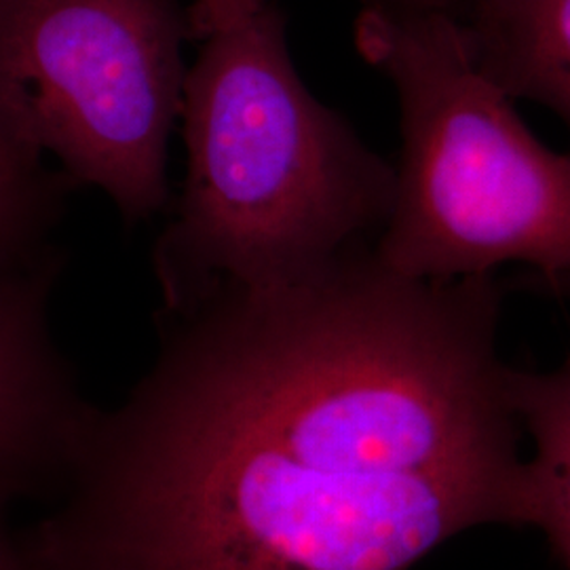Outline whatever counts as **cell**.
<instances>
[{"instance_id":"1","label":"cell","mask_w":570,"mask_h":570,"mask_svg":"<svg viewBox=\"0 0 570 570\" xmlns=\"http://www.w3.org/2000/svg\"><path fill=\"white\" fill-rule=\"evenodd\" d=\"M492 275L412 279L374 247L164 311L155 364L100 410L37 570H410L527 524Z\"/></svg>"},{"instance_id":"2","label":"cell","mask_w":570,"mask_h":570,"mask_svg":"<svg viewBox=\"0 0 570 570\" xmlns=\"http://www.w3.org/2000/svg\"><path fill=\"white\" fill-rule=\"evenodd\" d=\"M180 121L183 193L153 252L164 311L306 279L379 242L395 167L306 89L268 0L202 41Z\"/></svg>"},{"instance_id":"3","label":"cell","mask_w":570,"mask_h":570,"mask_svg":"<svg viewBox=\"0 0 570 570\" xmlns=\"http://www.w3.org/2000/svg\"><path fill=\"white\" fill-rule=\"evenodd\" d=\"M360 53L395 85L402 157L374 254L412 279L492 275L520 263L550 285L570 275V150L530 131L473 58L449 11L370 7Z\"/></svg>"},{"instance_id":"4","label":"cell","mask_w":570,"mask_h":570,"mask_svg":"<svg viewBox=\"0 0 570 570\" xmlns=\"http://www.w3.org/2000/svg\"><path fill=\"white\" fill-rule=\"evenodd\" d=\"M178 0H0V122L136 225L167 204L183 108Z\"/></svg>"},{"instance_id":"5","label":"cell","mask_w":570,"mask_h":570,"mask_svg":"<svg viewBox=\"0 0 570 570\" xmlns=\"http://www.w3.org/2000/svg\"><path fill=\"white\" fill-rule=\"evenodd\" d=\"M60 268H0V490L13 501L58 494L100 416L49 324Z\"/></svg>"},{"instance_id":"6","label":"cell","mask_w":570,"mask_h":570,"mask_svg":"<svg viewBox=\"0 0 570 570\" xmlns=\"http://www.w3.org/2000/svg\"><path fill=\"white\" fill-rule=\"evenodd\" d=\"M465 30L489 79L511 100L550 108L570 131V0H478Z\"/></svg>"},{"instance_id":"7","label":"cell","mask_w":570,"mask_h":570,"mask_svg":"<svg viewBox=\"0 0 570 570\" xmlns=\"http://www.w3.org/2000/svg\"><path fill=\"white\" fill-rule=\"evenodd\" d=\"M511 404L530 438L527 527H537L570 570V353L546 372L511 367Z\"/></svg>"},{"instance_id":"8","label":"cell","mask_w":570,"mask_h":570,"mask_svg":"<svg viewBox=\"0 0 570 570\" xmlns=\"http://www.w3.org/2000/svg\"><path fill=\"white\" fill-rule=\"evenodd\" d=\"M75 188L60 169L18 142L0 122V268H20L58 256L49 233L63 195Z\"/></svg>"},{"instance_id":"9","label":"cell","mask_w":570,"mask_h":570,"mask_svg":"<svg viewBox=\"0 0 570 570\" xmlns=\"http://www.w3.org/2000/svg\"><path fill=\"white\" fill-rule=\"evenodd\" d=\"M265 0H193L188 16V35L193 41H204L209 35L242 20L256 11Z\"/></svg>"},{"instance_id":"10","label":"cell","mask_w":570,"mask_h":570,"mask_svg":"<svg viewBox=\"0 0 570 570\" xmlns=\"http://www.w3.org/2000/svg\"><path fill=\"white\" fill-rule=\"evenodd\" d=\"M11 503L13 499L0 490V570H37L28 556L23 537H16L9 524L7 510Z\"/></svg>"},{"instance_id":"11","label":"cell","mask_w":570,"mask_h":570,"mask_svg":"<svg viewBox=\"0 0 570 570\" xmlns=\"http://www.w3.org/2000/svg\"><path fill=\"white\" fill-rule=\"evenodd\" d=\"M452 0H379L374 7L406 9V11H449Z\"/></svg>"},{"instance_id":"12","label":"cell","mask_w":570,"mask_h":570,"mask_svg":"<svg viewBox=\"0 0 570 570\" xmlns=\"http://www.w3.org/2000/svg\"><path fill=\"white\" fill-rule=\"evenodd\" d=\"M551 292H556V294H564V296H570V275L567 277H562L560 282H556V284L550 285Z\"/></svg>"}]
</instances>
